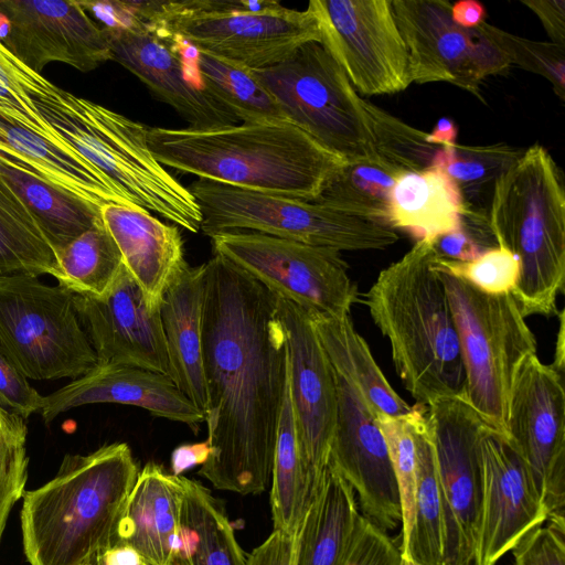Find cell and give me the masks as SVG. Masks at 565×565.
Wrapping results in <instances>:
<instances>
[{
	"mask_svg": "<svg viewBox=\"0 0 565 565\" xmlns=\"http://www.w3.org/2000/svg\"><path fill=\"white\" fill-rule=\"evenodd\" d=\"M542 22L551 42L565 47V0H521Z\"/></svg>",
	"mask_w": 565,
	"mask_h": 565,
	"instance_id": "cell-50",
	"label": "cell"
},
{
	"mask_svg": "<svg viewBox=\"0 0 565 565\" xmlns=\"http://www.w3.org/2000/svg\"><path fill=\"white\" fill-rule=\"evenodd\" d=\"M0 42L38 74L51 62L90 72L111 60L106 32L77 0H0Z\"/></svg>",
	"mask_w": 565,
	"mask_h": 565,
	"instance_id": "cell-19",
	"label": "cell"
},
{
	"mask_svg": "<svg viewBox=\"0 0 565 565\" xmlns=\"http://www.w3.org/2000/svg\"><path fill=\"white\" fill-rule=\"evenodd\" d=\"M311 497L287 379L271 466L270 507L274 531L296 535Z\"/></svg>",
	"mask_w": 565,
	"mask_h": 565,
	"instance_id": "cell-35",
	"label": "cell"
},
{
	"mask_svg": "<svg viewBox=\"0 0 565 565\" xmlns=\"http://www.w3.org/2000/svg\"><path fill=\"white\" fill-rule=\"evenodd\" d=\"M338 407L329 465L352 488L361 514L387 532L402 524L398 482L373 409L334 369Z\"/></svg>",
	"mask_w": 565,
	"mask_h": 565,
	"instance_id": "cell-17",
	"label": "cell"
},
{
	"mask_svg": "<svg viewBox=\"0 0 565 565\" xmlns=\"http://www.w3.org/2000/svg\"><path fill=\"white\" fill-rule=\"evenodd\" d=\"M152 29L250 71L280 63L307 42H321L309 7L299 11L274 0L161 1Z\"/></svg>",
	"mask_w": 565,
	"mask_h": 565,
	"instance_id": "cell-7",
	"label": "cell"
},
{
	"mask_svg": "<svg viewBox=\"0 0 565 565\" xmlns=\"http://www.w3.org/2000/svg\"><path fill=\"white\" fill-rule=\"evenodd\" d=\"M278 313L288 349V383L302 462L311 492L329 465L338 407L333 367L310 315L279 297Z\"/></svg>",
	"mask_w": 565,
	"mask_h": 565,
	"instance_id": "cell-18",
	"label": "cell"
},
{
	"mask_svg": "<svg viewBox=\"0 0 565 565\" xmlns=\"http://www.w3.org/2000/svg\"><path fill=\"white\" fill-rule=\"evenodd\" d=\"M288 120L345 162H385L377 154L365 99L330 51L310 41L280 63L252 71Z\"/></svg>",
	"mask_w": 565,
	"mask_h": 565,
	"instance_id": "cell-9",
	"label": "cell"
},
{
	"mask_svg": "<svg viewBox=\"0 0 565 565\" xmlns=\"http://www.w3.org/2000/svg\"><path fill=\"white\" fill-rule=\"evenodd\" d=\"M483 34L505 55L510 64L546 78L556 96L565 98V47L552 42H537L511 34L483 22Z\"/></svg>",
	"mask_w": 565,
	"mask_h": 565,
	"instance_id": "cell-43",
	"label": "cell"
},
{
	"mask_svg": "<svg viewBox=\"0 0 565 565\" xmlns=\"http://www.w3.org/2000/svg\"><path fill=\"white\" fill-rule=\"evenodd\" d=\"M206 236L250 231L342 250L384 249L399 236L390 226L348 215L315 202L199 179L189 188Z\"/></svg>",
	"mask_w": 565,
	"mask_h": 565,
	"instance_id": "cell-10",
	"label": "cell"
},
{
	"mask_svg": "<svg viewBox=\"0 0 565 565\" xmlns=\"http://www.w3.org/2000/svg\"><path fill=\"white\" fill-rule=\"evenodd\" d=\"M321 43L363 95L405 90L413 82L392 0H311Z\"/></svg>",
	"mask_w": 565,
	"mask_h": 565,
	"instance_id": "cell-15",
	"label": "cell"
},
{
	"mask_svg": "<svg viewBox=\"0 0 565 565\" xmlns=\"http://www.w3.org/2000/svg\"><path fill=\"white\" fill-rule=\"evenodd\" d=\"M524 150L504 142L487 146L440 147L431 168L446 173L459 188L463 201L504 173Z\"/></svg>",
	"mask_w": 565,
	"mask_h": 565,
	"instance_id": "cell-40",
	"label": "cell"
},
{
	"mask_svg": "<svg viewBox=\"0 0 565 565\" xmlns=\"http://www.w3.org/2000/svg\"><path fill=\"white\" fill-rule=\"evenodd\" d=\"M481 504L472 565H495L548 515L515 450L490 429L480 439Z\"/></svg>",
	"mask_w": 565,
	"mask_h": 565,
	"instance_id": "cell-21",
	"label": "cell"
},
{
	"mask_svg": "<svg viewBox=\"0 0 565 565\" xmlns=\"http://www.w3.org/2000/svg\"><path fill=\"white\" fill-rule=\"evenodd\" d=\"M54 86L17 60L0 42V116L77 153L54 132L38 111L34 99Z\"/></svg>",
	"mask_w": 565,
	"mask_h": 565,
	"instance_id": "cell-39",
	"label": "cell"
},
{
	"mask_svg": "<svg viewBox=\"0 0 565 565\" xmlns=\"http://www.w3.org/2000/svg\"><path fill=\"white\" fill-rule=\"evenodd\" d=\"M558 315V332H557V340H556V348H555V356H554V363L553 367L559 372L561 374L564 371V310L557 311Z\"/></svg>",
	"mask_w": 565,
	"mask_h": 565,
	"instance_id": "cell-55",
	"label": "cell"
},
{
	"mask_svg": "<svg viewBox=\"0 0 565 565\" xmlns=\"http://www.w3.org/2000/svg\"><path fill=\"white\" fill-rule=\"evenodd\" d=\"M362 519L352 488L328 466L298 529L294 565H345Z\"/></svg>",
	"mask_w": 565,
	"mask_h": 565,
	"instance_id": "cell-28",
	"label": "cell"
},
{
	"mask_svg": "<svg viewBox=\"0 0 565 565\" xmlns=\"http://www.w3.org/2000/svg\"><path fill=\"white\" fill-rule=\"evenodd\" d=\"M98 364L130 365L171 375L160 308H151L126 267L102 297L74 295Z\"/></svg>",
	"mask_w": 565,
	"mask_h": 565,
	"instance_id": "cell-22",
	"label": "cell"
},
{
	"mask_svg": "<svg viewBox=\"0 0 565 565\" xmlns=\"http://www.w3.org/2000/svg\"><path fill=\"white\" fill-rule=\"evenodd\" d=\"M450 15L459 26L475 29L486 21V9L476 0H462L451 4Z\"/></svg>",
	"mask_w": 565,
	"mask_h": 565,
	"instance_id": "cell-52",
	"label": "cell"
},
{
	"mask_svg": "<svg viewBox=\"0 0 565 565\" xmlns=\"http://www.w3.org/2000/svg\"><path fill=\"white\" fill-rule=\"evenodd\" d=\"M204 291L205 265L186 264L166 290L160 305L170 377L203 413L207 402L203 369Z\"/></svg>",
	"mask_w": 565,
	"mask_h": 565,
	"instance_id": "cell-25",
	"label": "cell"
},
{
	"mask_svg": "<svg viewBox=\"0 0 565 565\" xmlns=\"http://www.w3.org/2000/svg\"><path fill=\"white\" fill-rule=\"evenodd\" d=\"M56 257L58 286L77 296H104L124 268L121 254L102 218Z\"/></svg>",
	"mask_w": 565,
	"mask_h": 565,
	"instance_id": "cell-37",
	"label": "cell"
},
{
	"mask_svg": "<svg viewBox=\"0 0 565 565\" xmlns=\"http://www.w3.org/2000/svg\"><path fill=\"white\" fill-rule=\"evenodd\" d=\"M0 161L23 169L99 206L109 203L129 204L78 153L65 150L33 130L1 116Z\"/></svg>",
	"mask_w": 565,
	"mask_h": 565,
	"instance_id": "cell-27",
	"label": "cell"
},
{
	"mask_svg": "<svg viewBox=\"0 0 565 565\" xmlns=\"http://www.w3.org/2000/svg\"><path fill=\"white\" fill-rule=\"evenodd\" d=\"M488 224L519 260L512 296L522 315L550 317L565 279V191L550 152L534 143L494 182Z\"/></svg>",
	"mask_w": 565,
	"mask_h": 565,
	"instance_id": "cell-5",
	"label": "cell"
},
{
	"mask_svg": "<svg viewBox=\"0 0 565 565\" xmlns=\"http://www.w3.org/2000/svg\"><path fill=\"white\" fill-rule=\"evenodd\" d=\"M511 551L512 565H565V524L548 521L530 531Z\"/></svg>",
	"mask_w": 565,
	"mask_h": 565,
	"instance_id": "cell-47",
	"label": "cell"
},
{
	"mask_svg": "<svg viewBox=\"0 0 565 565\" xmlns=\"http://www.w3.org/2000/svg\"><path fill=\"white\" fill-rule=\"evenodd\" d=\"M433 269L461 279L481 292L499 296L512 292L519 278L520 265L509 249L495 246L466 262L436 257Z\"/></svg>",
	"mask_w": 565,
	"mask_h": 565,
	"instance_id": "cell-45",
	"label": "cell"
},
{
	"mask_svg": "<svg viewBox=\"0 0 565 565\" xmlns=\"http://www.w3.org/2000/svg\"><path fill=\"white\" fill-rule=\"evenodd\" d=\"M139 469L126 443L66 455L55 477L24 491L23 552L30 565H87L117 544Z\"/></svg>",
	"mask_w": 565,
	"mask_h": 565,
	"instance_id": "cell-3",
	"label": "cell"
},
{
	"mask_svg": "<svg viewBox=\"0 0 565 565\" xmlns=\"http://www.w3.org/2000/svg\"><path fill=\"white\" fill-rule=\"evenodd\" d=\"M507 440L521 458L548 520L565 524V391L562 374L537 354L511 388Z\"/></svg>",
	"mask_w": 565,
	"mask_h": 565,
	"instance_id": "cell-13",
	"label": "cell"
},
{
	"mask_svg": "<svg viewBox=\"0 0 565 565\" xmlns=\"http://www.w3.org/2000/svg\"><path fill=\"white\" fill-rule=\"evenodd\" d=\"M443 500V565H472L481 504L480 439L492 429L459 396L426 406Z\"/></svg>",
	"mask_w": 565,
	"mask_h": 565,
	"instance_id": "cell-14",
	"label": "cell"
},
{
	"mask_svg": "<svg viewBox=\"0 0 565 565\" xmlns=\"http://www.w3.org/2000/svg\"><path fill=\"white\" fill-rule=\"evenodd\" d=\"M392 9L407 49L412 82L449 83L483 100V79L511 65L479 26L465 29L452 21L447 0H392Z\"/></svg>",
	"mask_w": 565,
	"mask_h": 565,
	"instance_id": "cell-16",
	"label": "cell"
},
{
	"mask_svg": "<svg viewBox=\"0 0 565 565\" xmlns=\"http://www.w3.org/2000/svg\"><path fill=\"white\" fill-rule=\"evenodd\" d=\"M26 436L25 419L0 405V542L11 510L25 491Z\"/></svg>",
	"mask_w": 565,
	"mask_h": 565,
	"instance_id": "cell-42",
	"label": "cell"
},
{
	"mask_svg": "<svg viewBox=\"0 0 565 565\" xmlns=\"http://www.w3.org/2000/svg\"><path fill=\"white\" fill-rule=\"evenodd\" d=\"M183 492L181 476L148 462L128 498L116 545L135 548L142 565H168L179 530Z\"/></svg>",
	"mask_w": 565,
	"mask_h": 565,
	"instance_id": "cell-26",
	"label": "cell"
},
{
	"mask_svg": "<svg viewBox=\"0 0 565 565\" xmlns=\"http://www.w3.org/2000/svg\"><path fill=\"white\" fill-rule=\"evenodd\" d=\"M430 239H419L384 268L363 302L388 340L396 373L416 404L462 397L459 337Z\"/></svg>",
	"mask_w": 565,
	"mask_h": 565,
	"instance_id": "cell-4",
	"label": "cell"
},
{
	"mask_svg": "<svg viewBox=\"0 0 565 565\" xmlns=\"http://www.w3.org/2000/svg\"><path fill=\"white\" fill-rule=\"evenodd\" d=\"M438 275L459 337L462 398L505 437L513 381L522 362L536 354L535 335L511 292L488 295L461 279Z\"/></svg>",
	"mask_w": 565,
	"mask_h": 565,
	"instance_id": "cell-8",
	"label": "cell"
},
{
	"mask_svg": "<svg viewBox=\"0 0 565 565\" xmlns=\"http://www.w3.org/2000/svg\"><path fill=\"white\" fill-rule=\"evenodd\" d=\"M104 552L102 553H98L96 554L95 556H93L89 562L87 563V565H105V562H104V555H103Z\"/></svg>",
	"mask_w": 565,
	"mask_h": 565,
	"instance_id": "cell-56",
	"label": "cell"
},
{
	"mask_svg": "<svg viewBox=\"0 0 565 565\" xmlns=\"http://www.w3.org/2000/svg\"><path fill=\"white\" fill-rule=\"evenodd\" d=\"M0 348L31 380H76L98 364L74 295L35 277L0 284Z\"/></svg>",
	"mask_w": 565,
	"mask_h": 565,
	"instance_id": "cell-11",
	"label": "cell"
},
{
	"mask_svg": "<svg viewBox=\"0 0 565 565\" xmlns=\"http://www.w3.org/2000/svg\"><path fill=\"white\" fill-rule=\"evenodd\" d=\"M309 315L332 367L355 385L373 412L404 416L412 411L384 376L350 316Z\"/></svg>",
	"mask_w": 565,
	"mask_h": 565,
	"instance_id": "cell-31",
	"label": "cell"
},
{
	"mask_svg": "<svg viewBox=\"0 0 565 565\" xmlns=\"http://www.w3.org/2000/svg\"><path fill=\"white\" fill-rule=\"evenodd\" d=\"M100 216L148 305L160 308L166 290L188 264L179 228L129 204H105Z\"/></svg>",
	"mask_w": 565,
	"mask_h": 565,
	"instance_id": "cell-24",
	"label": "cell"
},
{
	"mask_svg": "<svg viewBox=\"0 0 565 565\" xmlns=\"http://www.w3.org/2000/svg\"><path fill=\"white\" fill-rule=\"evenodd\" d=\"M89 17L106 32H143L153 24L160 1H79Z\"/></svg>",
	"mask_w": 565,
	"mask_h": 565,
	"instance_id": "cell-46",
	"label": "cell"
},
{
	"mask_svg": "<svg viewBox=\"0 0 565 565\" xmlns=\"http://www.w3.org/2000/svg\"><path fill=\"white\" fill-rule=\"evenodd\" d=\"M180 524L168 565H247L223 502L181 476Z\"/></svg>",
	"mask_w": 565,
	"mask_h": 565,
	"instance_id": "cell-29",
	"label": "cell"
},
{
	"mask_svg": "<svg viewBox=\"0 0 565 565\" xmlns=\"http://www.w3.org/2000/svg\"><path fill=\"white\" fill-rule=\"evenodd\" d=\"M105 31V30H104ZM106 32V31H105ZM111 60L121 64L192 129L237 125L239 120L203 87L199 54L185 56L188 42L163 29L106 32Z\"/></svg>",
	"mask_w": 565,
	"mask_h": 565,
	"instance_id": "cell-20",
	"label": "cell"
},
{
	"mask_svg": "<svg viewBox=\"0 0 565 565\" xmlns=\"http://www.w3.org/2000/svg\"><path fill=\"white\" fill-rule=\"evenodd\" d=\"M210 238L214 254L309 313L343 318L360 300L339 250L250 231Z\"/></svg>",
	"mask_w": 565,
	"mask_h": 565,
	"instance_id": "cell-12",
	"label": "cell"
},
{
	"mask_svg": "<svg viewBox=\"0 0 565 565\" xmlns=\"http://www.w3.org/2000/svg\"><path fill=\"white\" fill-rule=\"evenodd\" d=\"M458 135L456 122L448 117L438 119L430 132L426 134V140L435 146L451 147L455 146Z\"/></svg>",
	"mask_w": 565,
	"mask_h": 565,
	"instance_id": "cell-53",
	"label": "cell"
},
{
	"mask_svg": "<svg viewBox=\"0 0 565 565\" xmlns=\"http://www.w3.org/2000/svg\"><path fill=\"white\" fill-rule=\"evenodd\" d=\"M296 535L274 531L247 556V565H294Z\"/></svg>",
	"mask_w": 565,
	"mask_h": 565,
	"instance_id": "cell-49",
	"label": "cell"
},
{
	"mask_svg": "<svg viewBox=\"0 0 565 565\" xmlns=\"http://www.w3.org/2000/svg\"><path fill=\"white\" fill-rule=\"evenodd\" d=\"M0 405L24 419L41 413L43 396L0 348Z\"/></svg>",
	"mask_w": 565,
	"mask_h": 565,
	"instance_id": "cell-48",
	"label": "cell"
},
{
	"mask_svg": "<svg viewBox=\"0 0 565 565\" xmlns=\"http://www.w3.org/2000/svg\"><path fill=\"white\" fill-rule=\"evenodd\" d=\"M41 117L131 205L154 212L191 233L201 211L190 190L153 157L141 122L57 86L34 99Z\"/></svg>",
	"mask_w": 565,
	"mask_h": 565,
	"instance_id": "cell-6",
	"label": "cell"
},
{
	"mask_svg": "<svg viewBox=\"0 0 565 565\" xmlns=\"http://www.w3.org/2000/svg\"><path fill=\"white\" fill-rule=\"evenodd\" d=\"M204 265V422L212 452L198 473L218 490L257 494L271 479L288 379L279 297L217 254Z\"/></svg>",
	"mask_w": 565,
	"mask_h": 565,
	"instance_id": "cell-1",
	"label": "cell"
},
{
	"mask_svg": "<svg viewBox=\"0 0 565 565\" xmlns=\"http://www.w3.org/2000/svg\"><path fill=\"white\" fill-rule=\"evenodd\" d=\"M198 67L204 90L242 122H290L250 70L200 52Z\"/></svg>",
	"mask_w": 565,
	"mask_h": 565,
	"instance_id": "cell-38",
	"label": "cell"
},
{
	"mask_svg": "<svg viewBox=\"0 0 565 565\" xmlns=\"http://www.w3.org/2000/svg\"><path fill=\"white\" fill-rule=\"evenodd\" d=\"M212 452L207 439L201 443L183 444L175 447L171 452L170 465L173 476H182L195 466H203Z\"/></svg>",
	"mask_w": 565,
	"mask_h": 565,
	"instance_id": "cell-51",
	"label": "cell"
},
{
	"mask_svg": "<svg viewBox=\"0 0 565 565\" xmlns=\"http://www.w3.org/2000/svg\"><path fill=\"white\" fill-rule=\"evenodd\" d=\"M409 413L404 416H391L382 412H373L386 441L401 492L402 542L399 546L407 541L411 531L416 490V447Z\"/></svg>",
	"mask_w": 565,
	"mask_h": 565,
	"instance_id": "cell-44",
	"label": "cell"
},
{
	"mask_svg": "<svg viewBox=\"0 0 565 565\" xmlns=\"http://www.w3.org/2000/svg\"><path fill=\"white\" fill-rule=\"evenodd\" d=\"M103 555L105 565H142L139 553L129 545H116Z\"/></svg>",
	"mask_w": 565,
	"mask_h": 565,
	"instance_id": "cell-54",
	"label": "cell"
},
{
	"mask_svg": "<svg viewBox=\"0 0 565 565\" xmlns=\"http://www.w3.org/2000/svg\"><path fill=\"white\" fill-rule=\"evenodd\" d=\"M399 565H423V564L417 563V562H415V561H413V559L403 558V557L401 556Z\"/></svg>",
	"mask_w": 565,
	"mask_h": 565,
	"instance_id": "cell-57",
	"label": "cell"
},
{
	"mask_svg": "<svg viewBox=\"0 0 565 565\" xmlns=\"http://www.w3.org/2000/svg\"><path fill=\"white\" fill-rule=\"evenodd\" d=\"M58 271L56 253L12 186L0 174V284Z\"/></svg>",
	"mask_w": 565,
	"mask_h": 565,
	"instance_id": "cell-34",
	"label": "cell"
},
{
	"mask_svg": "<svg viewBox=\"0 0 565 565\" xmlns=\"http://www.w3.org/2000/svg\"><path fill=\"white\" fill-rule=\"evenodd\" d=\"M404 172L386 162H347L312 202L387 225L392 190Z\"/></svg>",
	"mask_w": 565,
	"mask_h": 565,
	"instance_id": "cell-36",
	"label": "cell"
},
{
	"mask_svg": "<svg viewBox=\"0 0 565 565\" xmlns=\"http://www.w3.org/2000/svg\"><path fill=\"white\" fill-rule=\"evenodd\" d=\"M146 139L163 167L305 202L315 201L347 163L287 121L213 129L148 127Z\"/></svg>",
	"mask_w": 565,
	"mask_h": 565,
	"instance_id": "cell-2",
	"label": "cell"
},
{
	"mask_svg": "<svg viewBox=\"0 0 565 565\" xmlns=\"http://www.w3.org/2000/svg\"><path fill=\"white\" fill-rule=\"evenodd\" d=\"M0 174L35 217L55 253L102 218V206L13 164L0 161Z\"/></svg>",
	"mask_w": 565,
	"mask_h": 565,
	"instance_id": "cell-33",
	"label": "cell"
},
{
	"mask_svg": "<svg viewBox=\"0 0 565 565\" xmlns=\"http://www.w3.org/2000/svg\"><path fill=\"white\" fill-rule=\"evenodd\" d=\"M467 210L459 188L443 171L404 172L392 190L387 225L431 241L460 226Z\"/></svg>",
	"mask_w": 565,
	"mask_h": 565,
	"instance_id": "cell-30",
	"label": "cell"
},
{
	"mask_svg": "<svg viewBox=\"0 0 565 565\" xmlns=\"http://www.w3.org/2000/svg\"><path fill=\"white\" fill-rule=\"evenodd\" d=\"M409 418L416 447V490L412 526L399 546L401 556L423 565H443V500L426 406H413Z\"/></svg>",
	"mask_w": 565,
	"mask_h": 565,
	"instance_id": "cell-32",
	"label": "cell"
},
{
	"mask_svg": "<svg viewBox=\"0 0 565 565\" xmlns=\"http://www.w3.org/2000/svg\"><path fill=\"white\" fill-rule=\"evenodd\" d=\"M131 405L151 415L182 423L198 434L204 422L199 409L166 374L114 364H97L85 375L43 396L41 415L46 425L60 414L88 404Z\"/></svg>",
	"mask_w": 565,
	"mask_h": 565,
	"instance_id": "cell-23",
	"label": "cell"
},
{
	"mask_svg": "<svg viewBox=\"0 0 565 565\" xmlns=\"http://www.w3.org/2000/svg\"><path fill=\"white\" fill-rule=\"evenodd\" d=\"M375 147L380 158L405 172H420L431 168L439 146L426 140L418 130L381 107L365 99Z\"/></svg>",
	"mask_w": 565,
	"mask_h": 565,
	"instance_id": "cell-41",
	"label": "cell"
}]
</instances>
